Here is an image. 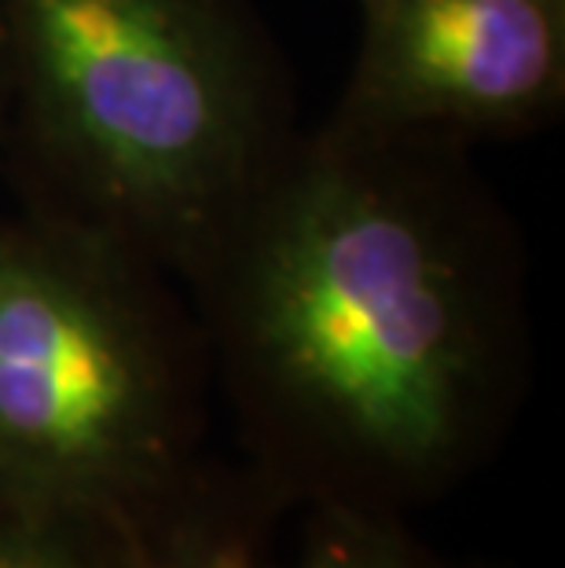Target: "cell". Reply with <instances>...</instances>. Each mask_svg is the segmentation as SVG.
<instances>
[{
	"label": "cell",
	"mask_w": 565,
	"mask_h": 568,
	"mask_svg": "<svg viewBox=\"0 0 565 568\" xmlns=\"http://www.w3.org/2000/svg\"><path fill=\"white\" fill-rule=\"evenodd\" d=\"M184 283L243 458L297 510L412 517L522 407V246L460 143L294 136Z\"/></svg>",
	"instance_id": "obj_1"
},
{
	"label": "cell",
	"mask_w": 565,
	"mask_h": 568,
	"mask_svg": "<svg viewBox=\"0 0 565 568\" xmlns=\"http://www.w3.org/2000/svg\"><path fill=\"white\" fill-rule=\"evenodd\" d=\"M0 55L27 202L176 280L294 140L246 0H0Z\"/></svg>",
	"instance_id": "obj_2"
},
{
	"label": "cell",
	"mask_w": 565,
	"mask_h": 568,
	"mask_svg": "<svg viewBox=\"0 0 565 568\" xmlns=\"http://www.w3.org/2000/svg\"><path fill=\"white\" fill-rule=\"evenodd\" d=\"M165 275L44 205L0 221V485L140 528L206 458L210 356Z\"/></svg>",
	"instance_id": "obj_3"
},
{
	"label": "cell",
	"mask_w": 565,
	"mask_h": 568,
	"mask_svg": "<svg viewBox=\"0 0 565 568\" xmlns=\"http://www.w3.org/2000/svg\"><path fill=\"white\" fill-rule=\"evenodd\" d=\"M331 125L466 148L547 125L565 100V0H360Z\"/></svg>",
	"instance_id": "obj_4"
},
{
	"label": "cell",
	"mask_w": 565,
	"mask_h": 568,
	"mask_svg": "<svg viewBox=\"0 0 565 568\" xmlns=\"http://www.w3.org/2000/svg\"><path fill=\"white\" fill-rule=\"evenodd\" d=\"M294 499L243 458H202L140 531V568H272Z\"/></svg>",
	"instance_id": "obj_5"
},
{
	"label": "cell",
	"mask_w": 565,
	"mask_h": 568,
	"mask_svg": "<svg viewBox=\"0 0 565 568\" xmlns=\"http://www.w3.org/2000/svg\"><path fill=\"white\" fill-rule=\"evenodd\" d=\"M0 568H140V531L89 506L0 485Z\"/></svg>",
	"instance_id": "obj_6"
},
{
	"label": "cell",
	"mask_w": 565,
	"mask_h": 568,
	"mask_svg": "<svg viewBox=\"0 0 565 568\" xmlns=\"http://www.w3.org/2000/svg\"><path fill=\"white\" fill-rule=\"evenodd\" d=\"M272 568H507L466 561L426 547L407 517L353 510V506H302L291 554L280 550Z\"/></svg>",
	"instance_id": "obj_7"
},
{
	"label": "cell",
	"mask_w": 565,
	"mask_h": 568,
	"mask_svg": "<svg viewBox=\"0 0 565 568\" xmlns=\"http://www.w3.org/2000/svg\"><path fill=\"white\" fill-rule=\"evenodd\" d=\"M4 125H8V84H4V55H0V154H4Z\"/></svg>",
	"instance_id": "obj_8"
}]
</instances>
